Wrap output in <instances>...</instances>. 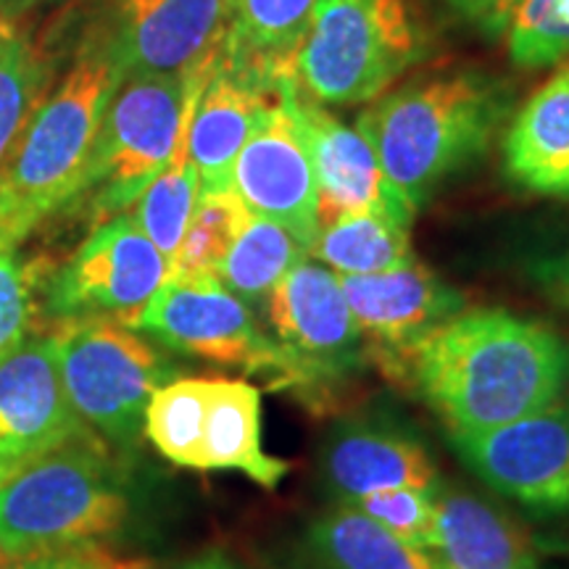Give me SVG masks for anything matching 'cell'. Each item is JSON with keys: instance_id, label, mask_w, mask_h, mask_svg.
<instances>
[{"instance_id": "1", "label": "cell", "mask_w": 569, "mask_h": 569, "mask_svg": "<svg viewBox=\"0 0 569 569\" xmlns=\"http://www.w3.org/2000/svg\"><path fill=\"white\" fill-rule=\"evenodd\" d=\"M401 380L448 432H480L559 401L569 382V348L538 319L472 309L419 340Z\"/></svg>"}, {"instance_id": "2", "label": "cell", "mask_w": 569, "mask_h": 569, "mask_svg": "<svg viewBox=\"0 0 569 569\" xmlns=\"http://www.w3.org/2000/svg\"><path fill=\"white\" fill-rule=\"evenodd\" d=\"M515 92L482 71H453L375 98L359 117L393 193L417 213L440 182L488 151Z\"/></svg>"}, {"instance_id": "3", "label": "cell", "mask_w": 569, "mask_h": 569, "mask_svg": "<svg viewBox=\"0 0 569 569\" xmlns=\"http://www.w3.org/2000/svg\"><path fill=\"white\" fill-rule=\"evenodd\" d=\"M124 80L109 27L77 53L42 98L0 172V243L13 248L40 222L82 196L84 172L113 92Z\"/></svg>"}, {"instance_id": "4", "label": "cell", "mask_w": 569, "mask_h": 569, "mask_svg": "<svg viewBox=\"0 0 569 569\" xmlns=\"http://www.w3.org/2000/svg\"><path fill=\"white\" fill-rule=\"evenodd\" d=\"M127 496L96 436L71 440L0 486V551L11 559L96 543L124 525Z\"/></svg>"}, {"instance_id": "5", "label": "cell", "mask_w": 569, "mask_h": 569, "mask_svg": "<svg viewBox=\"0 0 569 569\" xmlns=\"http://www.w3.org/2000/svg\"><path fill=\"white\" fill-rule=\"evenodd\" d=\"M425 53L427 34L411 0H317L293 77L322 106L369 103Z\"/></svg>"}, {"instance_id": "6", "label": "cell", "mask_w": 569, "mask_h": 569, "mask_svg": "<svg viewBox=\"0 0 569 569\" xmlns=\"http://www.w3.org/2000/svg\"><path fill=\"white\" fill-rule=\"evenodd\" d=\"M48 336L77 417L113 443H134L148 401L174 375L159 348L106 317L59 319Z\"/></svg>"}, {"instance_id": "7", "label": "cell", "mask_w": 569, "mask_h": 569, "mask_svg": "<svg viewBox=\"0 0 569 569\" xmlns=\"http://www.w3.org/2000/svg\"><path fill=\"white\" fill-rule=\"evenodd\" d=\"M264 303L269 338L282 359L280 386L301 390L306 403L325 409L330 390L369 361L340 274L306 259L274 284Z\"/></svg>"}, {"instance_id": "8", "label": "cell", "mask_w": 569, "mask_h": 569, "mask_svg": "<svg viewBox=\"0 0 569 569\" xmlns=\"http://www.w3.org/2000/svg\"><path fill=\"white\" fill-rule=\"evenodd\" d=\"M184 101V74H127L98 130L82 196L92 222L132 209L172 156Z\"/></svg>"}, {"instance_id": "9", "label": "cell", "mask_w": 569, "mask_h": 569, "mask_svg": "<svg viewBox=\"0 0 569 569\" xmlns=\"http://www.w3.org/2000/svg\"><path fill=\"white\" fill-rule=\"evenodd\" d=\"M169 277V259L142 234L132 213L96 224L59 272L48 274L46 315L59 319L106 317L138 322Z\"/></svg>"}, {"instance_id": "10", "label": "cell", "mask_w": 569, "mask_h": 569, "mask_svg": "<svg viewBox=\"0 0 569 569\" xmlns=\"http://www.w3.org/2000/svg\"><path fill=\"white\" fill-rule=\"evenodd\" d=\"M298 90L296 77H282L234 161L232 190L248 211L282 224L311 253L319 234V190L309 142L298 122Z\"/></svg>"}, {"instance_id": "11", "label": "cell", "mask_w": 569, "mask_h": 569, "mask_svg": "<svg viewBox=\"0 0 569 569\" xmlns=\"http://www.w3.org/2000/svg\"><path fill=\"white\" fill-rule=\"evenodd\" d=\"M448 438L496 493L538 515L569 511V398L509 425Z\"/></svg>"}, {"instance_id": "12", "label": "cell", "mask_w": 569, "mask_h": 569, "mask_svg": "<svg viewBox=\"0 0 569 569\" xmlns=\"http://www.w3.org/2000/svg\"><path fill=\"white\" fill-rule=\"evenodd\" d=\"M132 330H146L174 351L243 369L274 375L280 380L282 359L272 338L264 336L243 298L217 277L211 280H167L142 309Z\"/></svg>"}, {"instance_id": "13", "label": "cell", "mask_w": 569, "mask_h": 569, "mask_svg": "<svg viewBox=\"0 0 569 569\" xmlns=\"http://www.w3.org/2000/svg\"><path fill=\"white\" fill-rule=\"evenodd\" d=\"M88 436L63 390L51 336L32 332L0 359V482Z\"/></svg>"}, {"instance_id": "14", "label": "cell", "mask_w": 569, "mask_h": 569, "mask_svg": "<svg viewBox=\"0 0 569 569\" xmlns=\"http://www.w3.org/2000/svg\"><path fill=\"white\" fill-rule=\"evenodd\" d=\"M340 284L367 353L393 377H403L407 356L419 340L465 311L459 290L417 259L388 272L340 277Z\"/></svg>"}, {"instance_id": "15", "label": "cell", "mask_w": 569, "mask_h": 569, "mask_svg": "<svg viewBox=\"0 0 569 569\" xmlns=\"http://www.w3.org/2000/svg\"><path fill=\"white\" fill-rule=\"evenodd\" d=\"M230 0H113L109 27L127 74H184L224 38Z\"/></svg>"}, {"instance_id": "16", "label": "cell", "mask_w": 569, "mask_h": 569, "mask_svg": "<svg viewBox=\"0 0 569 569\" xmlns=\"http://www.w3.org/2000/svg\"><path fill=\"white\" fill-rule=\"evenodd\" d=\"M296 111L317 174L319 230L369 211L396 213L407 222L415 219V211L390 188L365 134L340 122L322 103L306 98L301 90H298Z\"/></svg>"}, {"instance_id": "17", "label": "cell", "mask_w": 569, "mask_h": 569, "mask_svg": "<svg viewBox=\"0 0 569 569\" xmlns=\"http://www.w3.org/2000/svg\"><path fill=\"white\" fill-rule=\"evenodd\" d=\"M322 472L338 503L386 488L440 490L438 465L403 425L361 417L338 425L322 451Z\"/></svg>"}, {"instance_id": "18", "label": "cell", "mask_w": 569, "mask_h": 569, "mask_svg": "<svg viewBox=\"0 0 569 569\" xmlns=\"http://www.w3.org/2000/svg\"><path fill=\"white\" fill-rule=\"evenodd\" d=\"M277 88L230 67L222 53L217 56V67L198 98L190 127V156L201 180V193L232 190L234 161L261 113L272 103Z\"/></svg>"}, {"instance_id": "19", "label": "cell", "mask_w": 569, "mask_h": 569, "mask_svg": "<svg viewBox=\"0 0 569 569\" xmlns=\"http://www.w3.org/2000/svg\"><path fill=\"white\" fill-rule=\"evenodd\" d=\"M503 172L525 193L569 201V63L509 122Z\"/></svg>"}, {"instance_id": "20", "label": "cell", "mask_w": 569, "mask_h": 569, "mask_svg": "<svg viewBox=\"0 0 569 569\" xmlns=\"http://www.w3.org/2000/svg\"><path fill=\"white\" fill-rule=\"evenodd\" d=\"M222 46V42H219ZM219 46L211 48L203 59H198L193 67L184 71V101L177 140L169 156L167 167L156 174V180L142 190V196L134 201L132 219L138 222L151 243L167 256L172 264L177 248H180L184 230H188L190 217H193L198 198H201V180L198 169L190 156V127H193V113L198 98L209 82L213 67H217Z\"/></svg>"}, {"instance_id": "21", "label": "cell", "mask_w": 569, "mask_h": 569, "mask_svg": "<svg viewBox=\"0 0 569 569\" xmlns=\"http://www.w3.org/2000/svg\"><path fill=\"white\" fill-rule=\"evenodd\" d=\"M201 469L240 472L261 488H277L288 461L272 457L261 436V393L246 380L209 377L201 430Z\"/></svg>"}, {"instance_id": "22", "label": "cell", "mask_w": 569, "mask_h": 569, "mask_svg": "<svg viewBox=\"0 0 569 569\" xmlns=\"http://www.w3.org/2000/svg\"><path fill=\"white\" fill-rule=\"evenodd\" d=\"M438 559L443 569H540L530 538L467 490H438Z\"/></svg>"}, {"instance_id": "23", "label": "cell", "mask_w": 569, "mask_h": 569, "mask_svg": "<svg viewBox=\"0 0 569 569\" xmlns=\"http://www.w3.org/2000/svg\"><path fill=\"white\" fill-rule=\"evenodd\" d=\"M315 6L317 0H230L219 53L230 67L277 88L282 77H293Z\"/></svg>"}, {"instance_id": "24", "label": "cell", "mask_w": 569, "mask_h": 569, "mask_svg": "<svg viewBox=\"0 0 569 569\" xmlns=\"http://www.w3.org/2000/svg\"><path fill=\"white\" fill-rule=\"evenodd\" d=\"M309 540L330 569H443L436 551L396 538L348 503L317 517Z\"/></svg>"}, {"instance_id": "25", "label": "cell", "mask_w": 569, "mask_h": 569, "mask_svg": "<svg viewBox=\"0 0 569 569\" xmlns=\"http://www.w3.org/2000/svg\"><path fill=\"white\" fill-rule=\"evenodd\" d=\"M411 222L388 211H369L322 227L311 248L325 267L340 277L388 272L415 259Z\"/></svg>"}, {"instance_id": "26", "label": "cell", "mask_w": 569, "mask_h": 569, "mask_svg": "<svg viewBox=\"0 0 569 569\" xmlns=\"http://www.w3.org/2000/svg\"><path fill=\"white\" fill-rule=\"evenodd\" d=\"M309 256V248L282 224L248 211L238 238L224 256L219 280L246 303H264L274 284Z\"/></svg>"}, {"instance_id": "27", "label": "cell", "mask_w": 569, "mask_h": 569, "mask_svg": "<svg viewBox=\"0 0 569 569\" xmlns=\"http://www.w3.org/2000/svg\"><path fill=\"white\" fill-rule=\"evenodd\" d=\"M209 398V377L169 380L151 396L142 432L156 451L177 467L201 469V430Z\"/></svg>"}, {"instance_id": "28", "label": "cell", "mask_w": 569, "mask_h": 569, "mask_svg": "<svg viewBox=\"0 0 569 569\" xmlns=\"http://www.w3.org/2000/svg\"><path fill=\"white\" fill-rule=\"evenodd\" d=\"M246 217V203L240 201L234 190L201 193L182 243L177 248L172 264H169L167 280L190 282L211 280V277L219 280L224 256L238 238Z\"/></svg>"}, {"instance_id": "29", "label": "cell", "mask_w": 569, "mask_h": 569, "mask_svg": "<svg viewBox=\"0 0 569 569\" xmlns=\"http://www.w3.org/2000/svg\"><path fill=\"white\" fill-rule=\"evenodd\" d=\"M48 61L0 19V172L46 98Z\"/></svg>"}, {"instance_id": "30", "label": "cell", "mask_w": 569, "mask_h": 569, "mask_svg": "<svg viewBox=\"0 0 569 569\" xmlns=\"http://www.w3.org/2000/svg\"><path fill=\"white\" fill-rule=\"evenodd\" d=\"M509 56L519 69H543L569 56V0H522L509 21Z\"/></svg>"}, {"instance_id": "31", "label": "cell", "mask_w": 569, "mask_h": 569, "mask_svg": "<svg viewBox=\"0 0 569 569\" xmlns=\"http://www.w3.org/2000/svg\"><path fill=\"white\" fill-rule=\"evenodd\" d=\"M438 490L419 488H386L356 498L348 507L375 519L380 528L393 532L419 549H438Z\"/></svg>"}, {"instance_id": "32", "label": "cell", "mask_w": 569, "mask_h": 569, "mask_svg": "<svg viewBox=\"0 0 569 569\" xmlns=\"http://www.w3.org/2000/svg\"><path fill=\"white\" fill-rule=\"evenodd\" d=\"M46 269V259L24 261L13 248H0V359L30 332Z\"/></svg>"}, {"instance_id": "33", "label": "cell", "mask_w": 569, "mask_h": 569, "mask_svg": "<svg viewBox=\"0 0 569 569\" xmlns=\"http://www.w3.org/2000/svg\"><path fill=\"white\" fill-rule=\"evenodd\" d=\"M17 569H146V565L117 557L96 543H77L17 559Z\"/></svg>"}, {"instance_id": "34", "label": "cell", "mask_w": 569, "mask_h": 569, "mask_svg": "<svg viewBox=\"0 0 569 569\" xmlns=\"http://www.w3.org/2000/svg\"><path fill=\"white\" fill-rule=\"evenodd\" d=\"M528 277L553 306L569 311V243L538 253L528 264Z\"/></svg>"}, {"instance_id": "35", "label": "cell", "mask_w": 569, "mask_h": 569, "mask_svg": "<svg viewBox=\"0 0 569 569\" xmlns=\"http://www.w3.org/2000/svg\"><path fill=\"white\" fill-rule=\"evenodd\" d=\"M459 17L478 27L488 38H501L509 30V21L515 17L522 0H446Z\"/></svg>"}, {"instance_id": "36", "label": "cell", "mask_w": 569, "mask_h": 569, "mask_svg": "<svg viewBox=\"0 0 569 569\" xmlns=\"http://www.w3.org/2000/svg\"><path fill=\"white\" fill-rule=\"evenodd\" d=\"M180 569H240V567H234L232 561H227L224 557H206V559L190 561V565H184Z\"/></svg>"}, {"instance_id": "37", "label": "cell", "mask_w": 569, "mask_h": 569, "mask_svg": "<svg viewBox=\"0 0 569 569\" xmlns=\"http://www.w3.org/2000/svg\"><path fill=\"white\" fill-rule=\"evenodd\" d=\"M0 569H17V559L6 557V553L0 551Z\"/></svg>"}]
</instances>
